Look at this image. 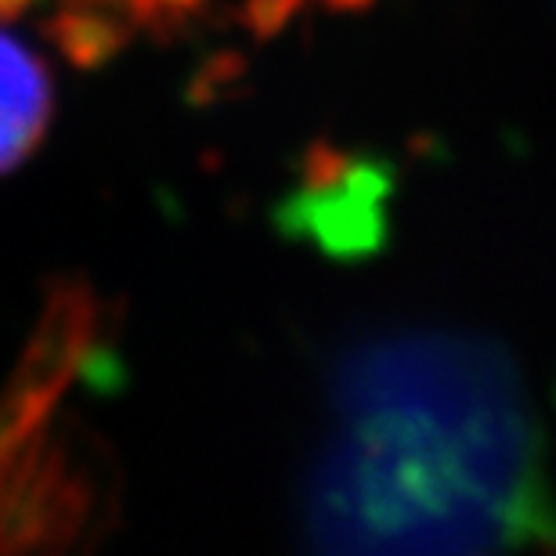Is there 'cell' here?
Instances as JSON below:
<instances>
[{
  "instance_id": "cell-3",
  "label": "cell",
  "mask_w": 556,
  "mask_h": 556,
  "mask_svg": "<svg viewBox=\"0 0 556 556\" xmlns=\"http://www.w3.org/2000/svg\"><path fill=\"white\" fill-rule=\"evenodd\" d=\"M98 340V300L80 278H62L43 300V311L33 326V337L0 391V452L15 448L48 419L73 383L91 362Z\"/></svg>"
},
{
  "instance_id": "cell-6",
  "label": "cell",
  "mask_w": 556,
  "mask_h": 556,
  "mask_svg": "<svg viewBox=\"0 0 556 556\" xmlns=\"http://www.w3.org/2000/svg\"><path fill=\"white\" fill-rule=\"evenodd\" d=\"M40 33L73 70H102L130 43L135 22L91 0H65L54 15L43 18Z\"/></svg>"
},
{
  "instance_id": "cell-4",
  "label": "cell",
  "mask_w": 556,
  "mask_h": 556,
  "mask_svg": "<svg viewBox=\"0 0 556 556\" xmlns=\"http://www.w3.org/2000/svg\"><path fill=\"white\" fill-rule=\"evenodd\" d=\"M94 477L59 438L37 430L0 452V553L59 549L91 525Z\"/></svg>"
},
{
  "instance_id": "cell-1",
  "label": "cell",
  "mask_w": 556,
  "mask_h": 556,
  "mask_svg": "<svg viewBox=\"0 0 556 556\" xmlns=\"http://www.w3.org/2000/svg\"><path fill=\"white\" fill-rule=\"evenodd\" d=\"M315 525L332 546L553 542L539 441L498 362L430 343L354 365Z\"/></svg>"
},
{
  "instance_id": "cell-2",
  "label": "cell",
  "mask_w": 556,
  "mask_h": 556,
  "mask_svg": "<svg viewBox=\"0 0 556 556\" xmlns=\"http://www.w3.org/2000/svg\"><path fill=\"white\" fill-rule=\"evenodd\" d=\"M296 170L300 185L275 206V228L286 239L315 242L337 261L372 257L387 242L391 166L332 141H311Z\"/></svg>"
},
{
  "instance_id": "cell-9",
  "label": "cell",
  "mask_w": 556,
  "mask_h": 556,
  "mask_svg": "<svg viewBox=\"0 0 556 556\" xmlns=\"http://www.w3.org/2000/svg\"><path fill=\"white\" fill-rule=\"evenodd\" d=\"M33 0H0V22H15Z\"/></svg>"
},
{
  "instance_id": "cell-10",
  "label": "cell",
  "mask_w": 556,
  "mask_h": 556,
  "mask_svg": "<svg viewBox=\"0 0 556 556\" xmlns=\"http://www.w3.org/2000/svg\"><path fill=\"white\" fill-rule=\"evenodd\" d=\"M321 4H326L329 11H343V15H348V11H365V8H372L376 0H321Z\"/></svg>"
},
{
  "instance_id": "cell-8",
  "label": "cell",
  "mask_w": 556,
  "mask_h": 556,
  "mask_svg": "<svg viewBox=\"0 0 556 556\" xmlns=\"http://www.w3.org/2000/svg\"><path fill=\"white\" fill-rule=\"evenodd\" d=\"M304 0H242L239 4V22L250 37L257 40H275L289 22L300 15Z\"/></svg>"
},
{
  "instance_id": "cell-5",
  "label": "cell",
  "mask_w": 556,
  "mask_h": 556,
  "mask_svg": "<svg viewBox=\"0 0 556 556\" xmlns=\"http://www.w3.org/2000/svg\"><path fill=\"white\" fill-rule=\"evenodd\" d=\"M54 113V91L43 62L26 43L0 33V174L37 152Z\"/></svg>"
},
{
  "instance_id": "cell-7",
  "label": "cell",
  "mask_w": 556,
  "mask_h": 556,
  "mask_svg": "<svg viewBox=\"0 0 556 556\" xmlns=\"http://www.w3.org/2000/svg\"><path fill=\"white\" fill-rule=\"evenodd\" d=\"M210 0H130V22L155 37H174L195 15H203Z\"/></svg>"
}]
</instances>
